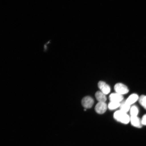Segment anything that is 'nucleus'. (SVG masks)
Wrapping results in <instances>:
<instances>
[{
	"instance_id": "f8f14e48",
	"label": "nucleus",
	"mask_w": 146,
	"mask_h": 146,
	"mask_svg": "<svg viewBox=\"0 0 146 146\" xmlns=\"http://www.w3.org/2000/svg\"><path fill=\"white\" fill-rule=\"evenodd\" d=\"M130 113L131 116H137L138 114V109L135 106H133L131 108Z\"/></svg>"
},
{
	"instance_id": "f03ea898",
	"label": "nucleus",
	"mask_w": 146,
	"mask_h": 146,
	"mask_svg": "<svg viewBox=\"0 0 146 146\" xmlns=\"http://www.w3.org/2000/svg\"><path fill=\"white\" fill-rule=\"evenodd\" d=\"M114 90L116 93L123 95L129 92V89L125 85L122 83L116 84L114 86Z\"/></svg>"
},
{
	"instance_id": "39448f33",
	"label": "nucleus",
	"mask_w": 146,
	"mask_h": 146,
	"mask_svg": "<svg viewBox=\"0 0 146 146\" xmlns=\"http://www.w3.org/2000/svg\"><path fill=\"white\" fill-rule=\"evenodd\" d=\"M98 87L102 92L105 95L109 94L110 92L111 89L109 86L105 82L100 81L98 83Z\"/></svg>"
},
{
	"instance_id": "7ed1b4c3",
	"label": "nucleus",
	"mask_w": 146,
	"mask_h": 146,
	"mask_svg": "<svg viewBox=\"0 0 146 146\" xmlns=\"http://www.w3.org/2000/svg\"><path fill=\"white\" fill-rule=\"evenodd\" d=\"M94 103V100L90 96H87L84 98L82 100V104L85 108H90L92 107Z\"/></svg>"
},
{
	"instance_id": "6e6552de",
	"label": "nucleus",
	"mask_w": 146,
	"mask_h": 146,
	"mask_svg": "<svg viewBox=\"0 0 146 146\" xmlns=\"http://www.w3.org/2000/svg\"><path fill=\"white\" fill-rule=\"evenodd\" d=\"M96 97L99 102H105L107 100L106 95L101 91H98L96 93Z\"/></svg>"
},
{
	"instance_id": "0eeeda50",
	"label": "nucleus",
	"mask_w": 146,
	"mask_h": 146,
	"mask_svg": "<svg viewBox=\"0 0 146 146\" xmlns=\"http://www.w3.org/2000/svg\"><path fill=\"white\" fill-rule=\"evenodd\" d=\"M130 121L132 125L135 127H141L142 125L141 120L137 116H131Z\"/></svg>"
},
{
	"instance_id": "9d476101",
	"label": "nucleus",
	"mask_w": 146,
	"mask_h": 146,
	"mask_svg": "<svg viewBox=\"0 0 146 146\" xmlns=\"http://www.w3.org/2000/svg\"><path fill=\"white\" fill-rule=\"evenodd\" d=\"M119 108L120 111L126 113L128 112L131 108L130 105L128 104L125 101H122L120 103Z\"/></svg>"
},
{
	"instance_id": "1a4fd4ad",
	"label": "nucleus",
	"mask_w": 146,
	"mask_h": 146,
	"mask_svg": "<svg viewBox=\"0 0 146 146\" xmlns=\"http://www.w3.org/2000/svg\"><path fill=\"white\" fill-rule=\"evenodd\" d=\"M138 99L139 97L137 95L133 94L129 96L125 101L128 104L131 106L134 104Z\"/></svg>"
},
{
	"instance_id": "9b49d317",
	"label": "nucleus",
	"mask_w": 146,
	"mask_h": 146,
	"mask_svg": "<svg viewBox=\"0 0 146 146\" xmlns=\"http://www.w3.org/2000/svg\"><path fill=\"white\" fill-rule=\"evenodd\" d=\"M120 103H116V102H110L109 104L108 108L110 110H113L118 108L120 107Z\"/></svg>"
},
{
	"instance_id": "f257e3e1",
	"label": "nucleus",
	"mask_w": 146,
	"mask_h": 146,
	"mask_svg": "<svg viewBox=\"0 0 146 146\" xmlns=\"http://www.w3.org/2000/svg\"><path fill=\"white\" fill-rule=\"evenodd\" d=\"M114 117L119 122L123 124L128 123L130 121V117L127 113L120 110L116 111L114 114Z\"/></svg>"
},
{
	"instance_id": "ddd939ff",
	"label": "nucleus",
	"mask_w": 146,
	"mask_h": 146,
	"mask_svg": "<svg viewBox=\"0 0 146 146\" xmlns=\"http://www.w3.org/2000/svg\"><path fill=\"white\" fill-rule=\"evenodd\" d=\"M139 103L144 108L146 109V96H141L139 98Z\"/></svg>"
},
{
	"instance_id": "423d86ee",
	"label": "nucleus",
	"mask_w": 146,
	"mask_h": 146,
	"mask_svg": "<svg viewBox=\"0 0 146 146\" xmlns=\"http://www.w3.org/2000/svg\"><path fill=\"white\" fill-rule=\"evenodd\" d=\"M109 99L111 102L120 103L123 101V95L117 93H113L110 96Z\"/></svg>"
},
{
	"instance_id": "2eb2a0df",
	"label": "nucleus",
	"mask_w": 146,
	"mask_h": 146,
	"mask_svg": "<svg viewBox=\"0 0 146 146\" xmlns=\"http://www.w3.org/2000/svg\"><path fill=\"white\" fill-rule=\"evenodd\" d=\"M50 41H49L48 42H47L45 44H44V52H45L46 51L47 49V45H48L49 43H50Z\"/></svg>"
},
{
	"instance_id": "4468645a",
	"label": "nucleus",
	"mask_w": 146,
	"mask_h": 146,
	"mask_svg": "<svg viewBox=\"0 0 146 146\" xmlns=\"http://www.w3.org/2000/svg\"><path fill=\"white\" fill-rule=\"evenodd\" d=\"M141 120L142 125H146V114L143 116Z\"/></svg>"
},
{
	"instance_id": "20e7f679",
	"label": "nucleus",
	"mask_w": 146,
	"mask_h": 146,
	"mask_svg": "<svg viewBox=\"0 0 146 146\" xmlns=\"http://www.w3.org/2000/svg\"><path fill=\"white\" fill-rule=\"evenodd\" d=\"M107 108L105 102H98L96 106L95 110L98 114H102L105 113Z\"/></svg>"
}]
</instances>
